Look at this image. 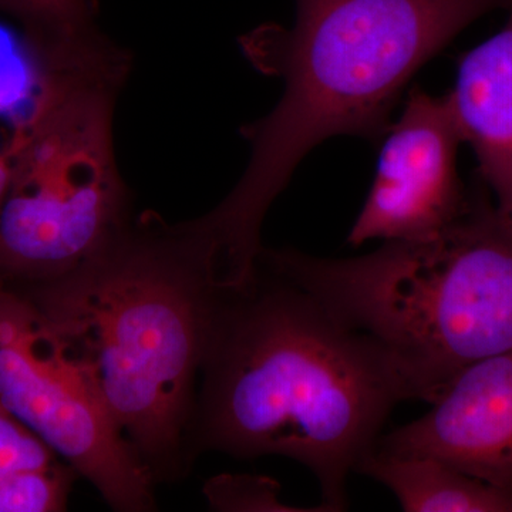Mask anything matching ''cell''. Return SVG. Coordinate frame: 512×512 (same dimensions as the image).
<instances>
[{"mask_svg": "<svg viewBox=\"0 0 512 512\" xmlns=\"http://www.w3.org/2000/svg\"><path fill=\"white\" fill-rule=\"evenodd\" d=\"M62 460L37 437L0 399V477L30 468H42Z\"/></svg>", "mask_w": 512, "mask_h": 512, "instance_id": "14", "label": "cell"}, {"mask_svg": "<svg viewBox=\"0 0 512 512\" xmlns=\"http://www.w3.org/2000/svg\"><path fill=\"white\" fill-rule=\"evenodd\" d=\"M30 59L96 33L92 0H19Z\"/></svg>", "mask_w": 512, "mask_h": 512, "instance_id": "11", "label": "cell"}, {"mask_svg": "<svg viewBox=\"0 0 512 512\" xmlns=\"http://www.w3.org/2000/svg\"><path fill=\"white\" fill-rule=\"evenodd\" d=\"M32 64L0 207V286L12 291L69 274L133 217L113 128L130 55L99 32Z\"/></svg>", "mask_w": 512, "mask_h": 512, "instance_id": "5", "label": "cell"}, {"mask_svg": "<svg viewBox=\"0 0 512 512\" xmlns=\"http://www.w3.org/2000/svg\"><path fill=\"white\" fill-rule=\"evenodd\" d=\"M204 491L211 507L217 511H318L282 504L279 484L266 477H214L205 485Z\"/></svg>", "mask_w": 512, "mask_h": 512, "instance_id": "13", "label": "cell"}, {"mask_svg": "<svg viewBox=\"0 0 512 512\" xmlns=\"http://www.w3.org/2000/svg\"><path fill=\"white\" fill-rule=\"evenodd\" d=\"M355 471L389 488L407 512H508L512 493L439 458L384 456L370 450Z\"/></svg>", "mask_w": 512, "mask_h": 512, "instance_id": "10", "label": "cell"}, {"mask_svg": "<svg viewBox=\"0 0 512 512\" xmlns=\"http://www.w3.org/2000/svg\"><path fill=\"white\" fill-rule=\"evenodd\" d=\"M511 0H296L292 28L268 23L239 39L259 72L285 89L264 119L241 128L251 146L238 184L201 221L218 255L247 275L269 208L322 141H379L424 63L484 13Z\"/></svg>", "mask_w": 512, "mask_h": 512, "instance_id": "3", "label": "cell"}, {"mask_svg": "<svg viewBox=\"0 0 512 512\" xmlns=\"http://www.w3.org/2000/svg\"><path fill=\"white\" fill-rule=\"evenodd\" d=\"M10 175H12V151L9 143H6L0 148V207L8 192Z\"/></svg>", "mask_w": 512, "mask_h": 512, "instance_id": "15", "label": "cell"}, {"mask_svg": "<svg viewBox=\"0 0 512 512\" xmlns=\"http://www.w3.org/2000/svg\"><path fill=\"white\" fill-rule=\"evenodd\" d=\"M77 473L66 461L0 477V512H59L67 508Z\"/></svg>", "mask_w": 512, "mask_h": 512, "instance_id": "12", "label": "cell"}, {"mask_svg": "<svg viewBox=\"0 0 512 512\" xmlns=\"http://www.w3.org/2000/svg\"><path fill=\"white\" fill-rule=\"evenodd\" d=\"M383 140L375 181L350 229L349 244L439 237L471 201L457 173L463 136L450 96L414 87Z\"/></svg>", "mask_w": 512, "mask_h": 512, "instance_id": "7", "label": "cell"}, {"mask_svg": "<svg viewBox=\"0 0 512 512\" xmlns=\"http://www.w3.org/2000/svg\"><path fill=\"white\" fill-rule=\"evenodd\" d=\"M278 271L383 350L407 400L433 404L467 367L512 350V228L485 195L429 241L348 259L262 249Z\"/></svg>", "mask_w": 512, "mask_h": 512, "instance_id": "4", "label": "cell"}, {"mask_svg": "<svg viewBox=\"0 0 512 512\" xmlns=\"http://www.w3.org/2000/svg\"><path fill=\"white\" fill-rule=\"evenodd\" d=\"M431 406L372 450L439 458L512 493V350L467 367Z\"/></svg>", "mask_w": 512, "mask_h": 512, "instance_id": "8", "label": "cell"}, {"mask_svg": "<svg viewBox=\"0 0 512 512\" xmlns=\"http://www.w3.org/2000/svg\"><path fill=\"white\" fill-rule=\"evenodd\" d=\"M0 399L114 511L156 510V483L96 384L35 306L5 286H0Z\"/></svg>", "mask_w": 512, "mask_h": 512, "instance_id": "6", "label": "cell"}, {"mask_svg": "<svg viewBox=\"0 0 512 512\" xmlns=\"http://www.w3.org/2000/svg\"><path fill=\"white\" fill-rule=\"evenodd\" d=\"M407 400L383 350L261 254L222 295L185 440L207 451L281 456L318 478L323 511H345L346 484L397 404Z\"/></svg>", "mask_w": 512, "mask_h": 512, "instance_id": "1", "label": "cell"}, {"mask_svg": "<svg viewBox=\"0 0 512 512\" xmlns=\"http://www.w3.org/2000/svg\"><path fill=\"white\" fill-rule=\"evenodd\" d=\"M508 9L504 28L461 59L448 96L495 211L512 228V0Z\"/></svg>", "mask_w": 512, "mask_h": 512, "instance_id": "9", "label": "cell"}, {"mask_svg": "<svg viewBox=\"0 0 512 512\" xmlns=\"http://www.w3.org/2000/svg\"><path fill=\"white\" fill-rule=\"evenodd\" d=\"M200 220L146 211L72 272L15 291L82 366L154 483L191 471L185 440L222 295Z\"/></svg>", "mask_w": 512, "mask_h": 512, "instance_id": "2", "label": "cell"}]
</instances>
